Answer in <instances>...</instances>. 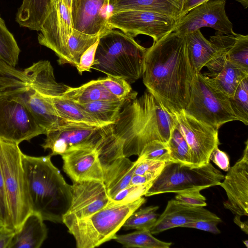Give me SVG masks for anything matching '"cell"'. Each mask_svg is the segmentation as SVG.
<instances>
[{
	"label": "cell",
	"mask_w": 248,
	"mask_h": 248,
	"mask_svg": "<svg viewBox=\"0 0 248 248\" xmlns=\"http://www.w3.org/2000/svg\"><path fill=\"white\" fill-rule=\"evenodd\" d=\"M44 131L18 94L0 92V139L19 145Z\"/></svg>",
	"instance_id": "obj_11"
},
{
	"label": "cell",
	"mask_w": 248,
	"mask_h": 248,
	"mask_svg": "<svg viewBox=\"0 0 248 248\" xmlns=\"http://www.w3.org/2000/svg\"><path fill=\"white\" fill-rule=\"evenodd\" d=\"M158 206H150L134 212L126 219L123 227L125 230H150L159 215Z\"/></svg>",
	"instance_id": "obj_34"
},
{
	"label": "cell",
	"mask_w": 248,
	"mask_h": 248,
	"mask_svg": "<svg viewBox=\"0 0 248 248\" xmlns=\"http://www.w3.org/2000/svg\"><path fill=\"white\" fill-rule=\"evenodd\" d=\"M231 108L237 118L248 124V78L241 81L232 96L229 98Z\"/></svg>",
	"instance_id": "obj_36"
},
{
	"label": "cell",
	"mask_w": 248,
	"mask_h": 248,
	"mask_svg": "<svg viewBox=\"0 0 248 248\" xmlns=\"http://www.w3.org/2000/svg\"><path fill=\"white\" fill-rule=\"evenodd\" d=\"M240 216L236 215L233 218V222L239 227L241 230L246 234L248 233V221L243 222L240 219Z\"/></svg>",
	"instance_id": "obj_50"
},
{
	"label": "cell",
	"mask_w": 248,
	"mask_h": 248,
	"mask_svg": "<svg viewBox=\"0 0 248 248\" xmlns=\"http://www.w3.org/2000/svg\"><path fill=\"white\" fill-rule=\"evenodd\" d=\"M72 187L71 205L63 220L87 217L111 202L106 186L103 182L95 180L73 181Z\"/></svg>",
	"instance_id": "obj_17"
},
{
	"label": "cell",
	"mask_w": 248,
	"mask_h": 248,
	"mask_svg": "<svg viewBox=\"0 0 248 248\" xmlns=\"http://www.w3.org/2000/svg\"><path fill=\"white\" fill-rule=\"evenodd\" d=\"M51 156L22 153V164L31 212L44 221L62 223L71 205L72 187L52 163Z\"/></svg>",
	"instance_id": "obj_3"
},
{
	"label": "cell",
	"mask_w": 248,
	"mask_h": 248,
	"mask_svg": "<svg viewBox=\"0 0 248 248\" xmlns=\"http://www.w3.org/2000/svg\"><path fill=\"white\" fill-rule=\"evenodd\" d=\"M78 1H79V0H73L72 8H73V7H74L78 3Z\"/></svg>",
	"instance_id": "obj_56"
},
{
	"label": "cell",
	"mask_w": 248,
	"mask_h": 248,
	"mask_svg": "<svg viewBox=\"0 0 248 248\" xmlns=\"http://www.w3.org/2000/svg\"><path fill=\"white\" fill-rule=\"evenodd\" d=\"M47 235V229L44 219L31 212L15 231L9 248H39Z\"/></svg>",
	"instance_id": "obj_23"
},
{
	"label": "cell",
	"mask_w": 248,
	"mask_h": 248,
	"mask_svg": "<svg viewBox=\"0 0 248 248\" xmlns=\"http://www.w3.org/2000/svg\"><path fill=\"white\" fill-rule=\"evenodd\" d=\"M210 41L230 61L248 68V35L235 33L223 34L217 32Z\"/></svg>",
	"instance_id": "obj_25"
},
{
	"label": "cell",
	"mask_w": 248,
	"mask_h": 248,
	"mask_svg": "<svg viewBox=\"0 0 248 248\" xmlns=\"http://www.w3.org/2000/svg\"><path fill=\"white\" fill-rule=\"evenodd\" d=\"M184 110L189 116L218 130L223 124L237 121L229 97L201 72L194 75L189 100Z\"/></svg>",
	"instance_id": "obj_9"
},
{
	"label": "cell",
	"mask_w": 248,
	"mask_h": 248,
	"mask_svg": "<svg viewBox=\"0 0 248 248\" xmlns=\"http://www.w3.org/2000/svg\"><path fill=\"white\" fill-rule=\"evenodd\" d=\"M226 192L225 209L233 214L248 216V140L242 157L230 168L220 183Z\"/></svg>",
	"instance_id": "obj_16"
},
{
	"label": "cell",
	"mask_w": 248,
	"mask_h": 248,
	"mask_svg": "<svg viewBox=\"0 0 248 248\" xmlns=\"http://www.w3.org/2000/svg\"><path fill=\"white\" fill-rule=\"evenodd\" d=\"M243 242L244 243V244H245L246 247L247 248H248V240H244L243 241Z\"/></svg>",
	"instance_id": "obj_55"
},
{
	"label": "cell",
	"mask_w": 248,
	"mask_h": 248,
	"mask_svg": "<svg viewBox=\"0 0 248 248\" xmlns=\"http://www.w3.org/2000/svg\"><path fill=\"white\" fill-rule=\"evenodd\" d=\"M22 73L27 86L49 98L62 96L68 87L57 82L53 68L47 60L34 63Z\"/></svg>",
	"instance_id": "obj_22"
},
{
	"label": "cell",
	"mask_w": 248,
	"mask_h": 248,
	"mask_svg": "<svg viewBox=\"0 0 248 248\" xmlns=\"http://www.w3.org/2000/svg\"><path fill=\"white\" fill-rule=\"evenodd\" d=\"M49 98L57 115L65 121L82 123L96 126L104 125L78 104L69 99L62 96Z\"/></svg>",
	"instance_id": "obj_29"
},
{
	"label": "cell",
	"mask_w": 248,
	"mask_h": 248,
	"mask_svg": "<svg viewBox=\"0 0 248 248\" xmlns=\"http://www.w3.org/2000/svg\"><path fill=\"white\" fill-rule=\"evenodd\" d=\"M167 143L170 151V162L191 167L188 145L175 126L173 127Z\"/></svg>",
	"instance_id": "obj_35"
},
{
	"label": "cell",
	"mask_w": 248,
	"mask_h": 248,
	"mask_svg": "<svg viewBox=\"0 0 248 248\" xmlns=\"http://www.w3.org/2000/svg\"><path fill=\"white\" fill-rule=\"evenodd\" d=\"M186 0H177V1L178 2L179 5L181 8V10H182V6L184 5V4L185 2L186 1Z\"/></svg>",
	"instance_id": "obj_54"
},
{
	"label": "cell",
	"mask_w": 248,
	"mask_h": 248,
	"mask_svg": "<svg viewBox=\"0 0 248 248\" xmlns=\"http://www.w3.org/2000/svg\"><path fill=\"white\" fill-rule=\"evenodd\" d=\"M3 226L8 227L5 214L0 201V227Z\"/></svg>",
	"instance_id": "obj_51"
},
{
	"label": "cell",
	"mask_w": 248,
	"mask_h": 248,
	"mask_svg": "<svg viewBox=\"0 0 248 248\" xmlns=\"http://www.w3.org/2000/svg\"><path fill=\"white\" fill-rule=\"evenodd\" d=\"M205 66L208 72L203 75L229 98L233 96L241 81L248 78V68L230 61L222 53Z\"/></svg>",
	"instance_id": "obj_20"
},
{
	"label": "cell",
	"mask_w": 248,
	"mask_h": 248,
	"mask_svg": "<svg viewBox=\"0 0 248 248\" xmlns=\"http://www.w3.org/2000/svg\"><path fill=\"white\" fill-rule=\"evenodd\" d=\"M147 49L131 35L108 29L99 37L92 68L133 83L142 77Z\"/></svg>",
	"instance_id": "obj_4"
},
{
	"label": "cell",
	"mask_w": 248,
	"mask_h": 248,
	"mask_svg": "<svg viewBox=\"0 0 248 248\" xmlns=\"http://www.w3.org/2000/svg\"><path fill=\"white\" fill-rule=\"evenodd\" d=\"M62 97L78 104H86L99 100H121L112 94L102 84L99 78L91 80L78 87L68 86Z\"/></svg>",
	"instance_id": "obj_27"
},
{
	"label": "cell",
	"mask_w": 248,
	"mask_h": 248,
	"mask_svg": "<svg viewBox=\"0 0 248 248\" xmlns=\"http://www.w3.org/2000/svg\"><path fill=\"white\" fill-rule=\"evenodd\" d=\"M202 220H209L220 223L222 220L215 214L203 207L193 206L176 200L168 202L163 212L159 216L150 230L156 234L166 230Z\"/></svg>",
	"instance_id": "obj_18"
},
{
	"label": "cell",
	"mask_w": 248,
	"mask_h": 248,
	"mask_svg": "<svg viewBox=\"0 0 248 248\" xmlns=\"http://www.w3.org/2000/svg\"><path fill=\"white\" fill-rule=\"evenodd\" d=\"M194 76L184 36L172 31L147 49L143 84L170 114L185 109Z\"/></svg>",
	"instance_id": "obj_1"
},
{
	"label": "cell",
	"mask_w": 248,
	"mask_h": 248,
	"mask_svg": "<svg viewBox=\"0 0 248 248\" xmlns=\"http://www.w3.org/2000/svg\"><path fill=\"white\" fill-rule=\"evenodd\" d=\"M224 176L210 163L191 167L178 163H167L145 196L166 193H178L219 186Z\"/></svg>",
	"instance_id": "obj_8"
},
{
	"label": "cell",
	"mask_w": 248,
	"mask_h": 248,
	"mask_svg": "<svg viewBox=\"0 0 248 248\" xmlns=\"http://www.w3.org/2000/svg\"><path fill=\"white\" fill-rule=\"evenodd\" d=\"M188 55L194 75L221 52L210 41L206 39L200 29L187 33L185 35Z\"/></svg>",
	"instance_id": "obj_24"
},
{
	"label": "cell",
	"mask_w": 248,
	"mask_h": 248,
	"mask_svg": "<svg viewBox=\"0 0 248 248\" xmlns=\"http://www.w3.org/2000/svg\"><path fill=\"white\" fill-rule=\"evenodd\" d=\"M16 230L3 226L0 227V248H9Z\"/></svg>",
	"instance_id": "obj_47"
},
{
	"label": "cell",
	"mask_w": 248,
	"mask_h": 248,
	"mask_svg": "<svg viewBox=\"0 0 248 248\" xmlns=\"http://www.w3.org/2000/svg\"><path fill=\"white\" fill-rule=\"evenodd\" d=\"M101 34L90 35L74 29L67 44L66 63L76 67L82 54L99 40Z\"/></svg>",
	"instance_id": "obj_31"
},
{
	"label": "cell",
	"mask_w": 248,
	"mask_h": 248,
	"mask_svg": "<svg viewBox=\"0 0 248 248\" xmlns=\"http://www.w3.org/2000/svg\"><path fill=\"white\" fill-rule=\"evenodd\" d=\"M209 159L223 171H227L231 168L228 155L225 152L219 149L218 146L215 147L213 150L210 155Z\"/></svg>",
	"instance_id": "obj_44"
},
{
	"label": "cell",
	"mask_w": 248,
	"mask_h": 248,
	"mask_svg": "<svg viewBox=\"0 0 248 248\" xmlns=\"http://www.w3.org/2000/svg\"><path fill=\"white\" fill-rule=\"evenodd\" d=\"M65 5L68 8V9L71 12H72V5L73 0H62Z\"/></svg>",
	"instance_id": "obj_52"
},
{
	"label": "cell",
	"mask_w": 248,
	"mask_h": 248,
	"mask_svg": "<svg viewBox=\"0 0 248 248\" xmlns=\"http://www.w3.org/2000/svg\"><path fill=\"white\" fill-rule=\"evenodd\" d=\"M63 170L74 182L95 180L108 185L132 163L114 160L94 149L79 148L61 155Z\"/></svg>",
	"instance_id": "obj_10"
},
{
	"label": "cell",
	"mask_w": 248,
	"mask_h": 248,
	"mask_svg": "<svg viewBox=\"0 0 248 248\" xmlns=\"http://www.w3.org/2000/svg\"><path fill=\"white\" fill-rule=\"evenodd\" d=\"M159 174L154 173H147L142 175L134 174L130 185H140L154 182Z\"/></svg>",
	"instance_id": "obj_48"
},
{
	"label": "cell",
	"mask_w": 248,
	"mask_h": 248,
	"mask_svg": "<svg viewBox=\"0 0 248 248\" xmlns=\"http://www.w3.org/2000/svg\"><path fill=\"white\" fill-rule=\"evenodd\" d=\"M132 97L119 100H99L86 104H78L102 124H114L126 100Z\"/></svg>",
	"instance_id": "obj_30"
},
{
	"label": "cell",
	"mask_w": 248,
	"mask_h": 248,
	"mask_svg": "<svg viewBox=\"0 0 248 248\" xmlns=\"http://www.w3.org/2000/svg\"><path fill=\"white\" fill-rule=\"evenodd\" d=\"M99 79L102 84L119 99L137 97V93L132 92L130 84L122 78L107 75Z\"/></svg>",
	"instance_id": "obj_37"
},
{
	"label": "cell",
	"mask_w": 248,
	"mask_h": 248,
	"mask_svg": "<svg viewBox=\"0 0 248 248\" xmlns=\"http://www.w3.org/2000/svg\"><path fill=\"white\" fill-rule=\"evenodd\" d=\"M73 29L72 13L62 0H50L37 40L55 52L59 64L66 63L67 44Z\"/></svg>",
	"instance_id": "obj_13"
},
{
	"label": "cell",
	"mask_w": 248,
	"mask_h": 248,
	"mask_svg": "<svg viewBox=\"0 0 248 248\" xmlns=\"http://www.w3.org/2000/svg\"><path fill=\"white\" fill-rule=\"evenodd\" d=\"M139 156L165 162L171 161L170 151L167 142L154 140L147 144Z\"/></svg>",
	"instance_id": "obj_38"
},
{
	"label": "cell",
	"mask_w": 248,
	"mask_h": 248,
	"mask_svg": "<svg viewBox=\"0 0 248 248\" xmlns=\"http://www.w3.org/2000/svg\"><path fill=\"white\" fill-rule=\"evenodd\" d=\"M138 157L140 160L135 170V174L142 175L147 173L160 174L167 164V162L163 161L142 159L140 156Z\"/></svg>",
	"instance_id": "obj_42"
},
{
	"label": "cell",
	"mask_w": 248,
	"mask_h": 248,
	"mask_svg": "<svg viewBox=\"0 0 248 248\" xmlns=\"http://www.w3.org/2000/svg\"><path fill=\"white\" fill-rule=\"evenodd\" d=\"M177 20L160 13L144 10H126L111 14L108 17L111 29H118L134 37L143 34L156 42L173 31Z\"/></svg>",
	"instance_id": "obj_12"
},
{
	"label": "cell",
	"mask_w": 248,
	"mask_h": 248,
	"mask_svg": "<svg viewBox=\"0 0 248 248\" xmlns=\"http://www.w3.org/2000/svg\"><path fill=\"white\" fill-rule=\"evenodd\" d=\"M143 197L127 203H110L81 219L63 220L78 248H94L114 239L126 219L146 202Z\"/></svg>",
	"instance_id": "obj_6"
},
{
	"label": "cell",
	"mask_w": 248,
	"mask_h": 248,
	"mask_svg": "<svg viewBox=\"0 0 248 248\" xmlns=\"http://www.w3.org/2000/svg\"><path fill=\"white\" fill-rule=\"evenodd\" d=\"M20 52L15 38L0 15V60L15 67L18 62Z\"/></svg>",
	"instance_id": "obj_33"
},
{
	"label": "cell",
	"mask_w": 248,
	"mask_h": 248,
	"mask_svg": "<svg viewBox=\"0 0 248 248\" xmlns=\"http://www.w3.org/2000/svg\"><path fill=\"white\" fill-rule=\"evenodd\" d=\"M50 0H22L16 14L20 27L38 31L46 16Z\"/></svg>",
	"instance_id": "obj_28"
},
{
	"label": "cell",
	"mask_w": 248,
	"mask_h": 248,
	"mask_svg": "<svg viewBox=\"0 0 248 248\" xmlns=\"http://www.w3.org/2000/svg\"><path fill=\"white\" fill-rule=\"evenodd\" d=\"M140 160V158L138 157L131 166L119 174L106 186L108 195L110 200L119 191L130 185L131 178Z\"/></svg>",
	"instance_id": "obj_40"
},
{
	"label": "cell",
	"mask_w": 248,
	"mask_h": 248,
	"mask_svg": "<svg viewBox=\"0 0 248 248\" xmlns=\"http://www.w3.org/2000/svg\"><path fill=\"white\" fill-rule=\"evenodd\" d=\"M98 41L99 40L89 47L80 57L79 62L76 67L80 75H82L84 71L91 72L94 63Z\"/></svg>",
	"instance_id": "obj_43"
},
{
	"label": "cell",
	"mask_w": 248,
	"mask_h": 248,
	"mask_svg": "<svg viewBox=\"0 0 248 248\" xmlns=\"http://www.w3.org/2000/svg\"><path fill=\"white\" fill-rule=\"evenodd\" d=\"M153 182L140 185H130L116 194L111 199L110 203H127L135 201L145 195Z\"/></svg>",
	"instance_id": "obj_39"
},
{
	"label": "cell",
	"mask_w": 248,
	"mask_h": 248,
	"mask_svg": "<svg viewBox=\"0 0 248 248\" xmlns=\"http://www.w3.org/2000/svg\"><path fill=\"white\" fill-rule=\"evenodd\" d=\"M0 201L5 214L8 227L11 229V223L8 211L7 198L4 186L2 172L0 162Z\"/></svg>",
	"instance_id": "obj_46"
},
{
	"label": "cell",
	"mask_w": 248,
	"mask_h": 248,
	"mask_svg": "<svg viewBox=\"0 0 248 248\" xmlns=\"http://www.w3.org/2000/svg\"><path fill=\"white\" fill-rule=\"evenodd\" d=\"M225 4L226 0H210L196 6L178 19L173 31L184 36L201 28L210 27L221 34H235Z\"/></svg>",
	"instance_id": "obj_15"
},
{
	"label": "cell",
	"mask_w": 248,
	"mask_h": 248,
	"mask_svg": "<svg viewBox=\"0 0 248 248\" xmlns=\"http://www.w3.org/2000/svg\"><path fill=\"white\" fill-rule=\"evenodd\" d=\"M5 92L17 94L22 97L45 134L65 122L57 115L48 97L27 86L26 83Z\"/></svg>",
	"instance_id": "obj_21"
},
{
	"label": "cell",
	"mask_w": 248,
	"mask_h": 248,
	"mask_svg": "<svg viewBox=\"0 0 248 248\" xmlns=\"http://www.w3.org/2000/svg\"><path fill=\"white\" fill-rule=\"evenodd\" d=\"M110 0H79L72 8L74 29L86 34H101L111 29L105 15Z\"/></svg>",
	"instance_id": "obj_19"
},
{
	"label": "cell",
	"mask_w": 248,
	"mask_h": 248,
	"mask_svg": "<svg viewBox=\"0 0 248 248\" xmlns=\"http://www.w3.org/2000/svg\"><path fill=\"white\" fill-rule=\"evenodd\" d=\"M41 144L52 155H62L79 148L94 149L118 160L124 156L121 141L114 134L113 124L101 126L65 121L47 132Z\"/></svg>",
	"instance_id": "obj_5"
},
{
	"label": "cell",
	"mask_w": 248,
	"mask_h": 248,
	"mask_svg": "<svg viewBox=\"0 0 248 248\" xmlns=\"http://www.w3.org/2000/svg\"><path fill=\"white\" fill-rule=\"evenodd\" d=\"M19 145L0 139V162L11 226L17 230L31 212Z\"/></svg>",
	"instance_id": "obj_7"
},
{
	"label": "cell",
	"mask_w": 248,
	"mask_h": 248,
	"mask_svg": "<svg viewBox=\"0 0 248 248\" xmlns=\"http://www.w3.org/2000/svg\"><path fill=\"white\" fill-rule=\"evenodd\" d=\"M239 2L245 8L248 7V0H234Z\"/></svg>",
	"instance_id": "obj_53"
},
{
	"label": "cell",
	"mask_w": 248,
	"mask_h": 248,
	"mask_svg": "<svg viewBox=\"0 0 248 248\" xmlns=\"http://www.w3.org/2000/svg\"><path fill=\"white\" fill-rule=\"evenodd\" d=\"M200 191L199 190H193L178 193L175 199L189 205L204 207L207 205L206 198Z\"/></svg>",
	"instance_id": "obj_41"
},
{
	"label": "cell",
	"mask_w": 248,
	"mask_h": 248,
	"mask_svg": "<svg viewBox=\"0 0 248 248\" xmlns=\"http://www.w3.org/2000/svg\"><path fill=\"white\" fill-rule=\"evenodd\" d=\"M114 240L126 248H169L171 245V243L155 238L149 230H137L127 234H116Z\"/></svg>",
	"instance_id": "obj_32"
},
{
	"label": "cell",
	"mask_w": 248,
	"mask_h": 248,
	"mask_svg": "<svg viewBox=\"0 0 248 248\" xmlns=\"http://www.w3.org/2000/svg\"><path fill=\"white\" fill-rule=\"evenodd\" d=\"M173 115L175 127L188 145L191 167H198L209 163L211 153L220 144L218 130L189 116L184 109Z\"/></svg>",
	"instance_id": "obj_14"
},
{
	"label": "cell",
	"mask_w": 248,
	"mask_h": 248,
	"mask_svg": "<svg viewBox=\"0 0 248 248\" xmlns=\"http://www.w3.org/2000/svg\"><path fill=\"white\" fill-rule=\"evenodd\" d=\"M112 13L126 10L148 11L171 16H181V8L177 0H110Z\"/></svg>",
	"instance_id": "obj_26"
},
{
	"label": "cell",
	"mask_w": 248,
	"mask_h": 248,
	"mask_svg": "<svg viewBox=\"0 0 248 248\" xmlns=\"http://www.w3.org/2000/svg\"><path fill=\"white\" fill-rule=\"evenodd\" d=\"M218 223L213 220H202L185 224L181 227L197 229L214 234H218L220 233V231L217 227Z\"/></svg>",
	"instance_id": "obj_45"
},
{
	"label": "cell",
	"mask_w": 248,
	"mask_h": 248,
	"mask_svg": "<svg viewBox=\"0 0 248 248\" xmlns=\"http://www.w3.org/2000/svg\"><path fill=\"white\" fill-rule=\"evenodd\" d=\"M175 124L173 115L166 111L148 91L128 99L113 124L114 135L123 143L124 156H138L154 140L167 142Z\"/></svg>",
	"instance_id": "obj_2"
},
{
	"label": "cell",
	"mask_w": 248,
	"mask_h": 248,
	"mask_svg": "<svg viewBox=\"0 0 248 248\" xmlns=\"http://www.w3.org/2000/svg\"><path fill=\"white\" fill-rule=\"evenodd\" d=\"M209 0H186L182 8L181 16L186 15L196 6Z\"/></svg>",
	"instance_id": "obj_49"
}]
</instances>
